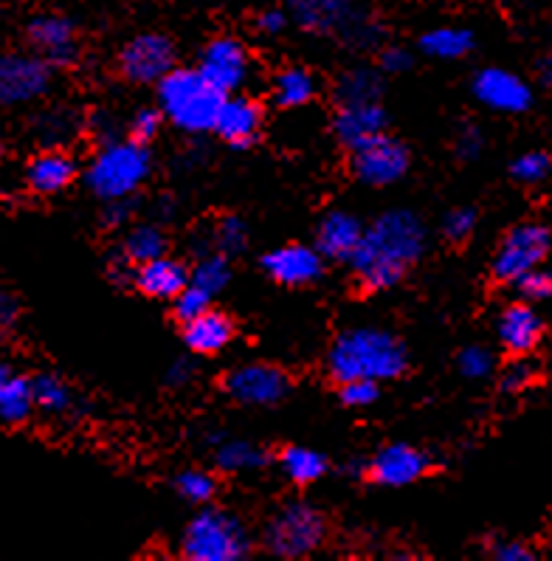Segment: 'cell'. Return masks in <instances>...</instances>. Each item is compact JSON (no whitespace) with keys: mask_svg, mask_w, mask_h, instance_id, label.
Returning <instances> with one entry per match:
<instances>
[{"mask_svg":"<svg viewBox=\"0 0 552 561\" xmlns=\"http://www.w3.org/2000/svg\"><path fill=\"white\" fill-rule=\"evenodd\" d=\"M426 251V229L414 211L394 209L381 215L349 254L355 274L369 291H387L401 283L412 263Z\"/></svg>","mask_w":552,"mask_h":561,"instance_id":"obj_1","label":"cell"},{"mask_svg":"<svg viewBox=\"0 0 552 561\" xmlns=\"http://www.w3.org/2000/svg\"><path fill=\"white\" fill-rule=\"evenodd\" d=\"M406 347L401 339L375 328H355L338 336L330 351V376L338 383L353 378L389 381L406 370Z\"/></svg>","mask_w":552,"mask_h":561,"instance_id":"obj_2","label":"cell"},{"mask_svg":"<svg viewBox=\"0 0 552 561\" xmlns=\"http://www.w3.org/2000/svg\"><path fill=\"white\" fill-rule=\"evenodd\" d=\"M223 96L226 93L209 85L200 71H189V68H172L158 80L161 113L186 133L211 130Z\"/></svg>","mask_w":552,"mask_h":561,"instance_id":"obj_3","label":"cell"},{"mask_svg":"<svg viewBox=\"0 0 552 561\" xmlns=\"http://www.w3.org/2000/svg\"><path fill=\"white\" fill-rule=\"evenodd\" d=\"M150 150L145 141H107L88 170V186L102 201L127 198L150 175Z\"/></svg>","mask_w":552,"mask_h":561,"instance_id":"obj_4","label":"cell"},{"mask_svg":"<svg viewBox=\"0 0 552 561\" xmlns=\"http://www.w3.org/2000/svg\"><path fill=\"white\" fill-rule=\"evenodd\" d=\"M249 550V530L226 511H200L184 534V556L192 561H240Z\"/></svg>","mask_w":552,"mask_h":561,"instance_id":"obj_5","label":"cell"},{"mask_svg":"<svg viewBox=\"0 0 552 561\" xmlns=\"http://www.w3.org/2000/svg\"><path fill=\"white\" fill-rule=\"evenodd\" d=\"M294 21L308 32L342 34L355 46H369L381 37L355 0H290Z\"/></svg>","mask_w":552,"mask_h":561,"instance_id":"obj_6","label":"cell"},{"mask_svg":"<svg viewBox=\"0 0 552 561\" xmlns=\"http://www.w3.org/2000/svg\"><path fill=\"white\" fill-rule=\"evenodd\" d=\"M324 536H327L324 516L304 502H294L271 519L268 530H265V545L274 556L302 559L322 548Z\"/></svg>","mask_w":552,"mask_h":561,"instance_id":"obj_7","label":"cell"},{"mask_svg":"<svg viewBox=\"0 0 552 561\" xmlns=\"http://www.w3.org/2000/svg\"><path fill=\"white\" fill-rule=\"evenodd\" d=\"M547 254H550V229L544 224H521L507 231V238L502 240L493 260V274L502 283H513L525 271L539 268Z\"/></svg>","mask_w":552,"mask_h":561,"instance_id":"obj_8","label":"cell"},{"mask_svg":"<svg viewBox=\"0 0 552 561\" xmlns=\"http://www.w3.org/2000/svg\"><path fill=\"white\" fill-rule=\"evenodd\" d=\"M353 170L364 184L387 186L401 181L409 170V150L389 136H375L353 150Z\"/></svg>","mask_w":552,"mask_h":561,"instance_id":"obj_9","label":"cell"},{"mask_svg":"<svg viewBox=\"0 0 552 561\" xmlns=\"http://www.w3.org/2000/svg\"><path fill=\"white\" fill-rule=\"evenodd\" d=\"M172 66H175V46L164 34H141L127 43L118 57L122 73L138 85L158 82L166 71H172Z\"/></svg>","mask_w":552,"mask_h":561,"instance_id":"obj_10","label":"cell"},{"mask_svg":"<svg viewBox=\"0 0 552 561\" xmlns=\"http://www.w3.org/2000/svg\"><path fill=\"white\" fill-rule=\"evenodd\" d=\"M51 71L43 57L9 54L0 60V102L3 105H23L34 102L48 91Z\"/></svg>","mask_w":552,"mask_h":561,"instance_id":"obj_11","label":"cell"},{"mask_svg":"<svg viewBox=\"0 0 552 561\" xmlns=\"http://www.w3.org/2000/svg\"><path fill=\"white\" fill-rule=\"evenodd\" d=\"M290 390V381L283 370L271 364H245L226 376V392L234 401L249 403V407H271L279 403Z\"/></svg>","mask_w":552,"mask_h":561,"instance_id":"obj_12","label":"cell"},{"mask_svg":"<svg viewBox=\"0 0 552 561\" xmlns=\"http://www.w3.org/2000/svg\"><path fill=\"white\" fill-rule=\"evenodd\" d=\"M197 71L220 93H231L249 80V51L234 37H217L206 46Z\"/></svg>","mask_w":552,"mask_h":561,"instance_id":"obj_13","label":"cell"},{"mask_svg":"<svg viewBox=\"0 0 552 561\" xmlns=\"http://www.w3.org/2000/svg\"><path fill=\"white\" fill-rule=\"evenodd\" d=\"M473 96L499 113H525L532 105L530 88L505 68H482L473 77Z\"/></svg>","mask_w":552,"mask_h":561,"instance_id":"obj_14","label":"cell"},{"mask_svg":"<svg viewBox=\"0 0 552 561\" xmlns=\"http://www.w3.org/2000/svg\"><path fill=\"white\" fill-rule=\"evenodd\" d=\"M426 471H428V457L423 455L421 449L406 446V443L387 446V449L378 451L367 466L369 480H375L378 485H392V489L421 480Z\"/></svg>","mask_w":552,"mask_h":561,"instance_id":"obj_15","label":"cell"},{"mask_svg":"<svg viewBox=\"0 0 552 561\" xmlns=\"http://www.w3.org/2000/svg\"><path fill=\"white\" fill-rule=\"evenodd\" d=\"M28 41L34 43L48 66H71L77 62V34L73 23L59 14H43L28 26Z\"/></svg>","mask_w":552,"mask_h":561,"instance_id":"obj_16","label":"cell"},{"mask_svg":"<svg viewBox=\"0 0 552 561\" xmlns=\"http://www.w3.org/2000/svg\"><path fill=\"white\" fill-rule=\"evenodd\" d=\"M263 268L276 283L283 285H308L322 277V254L308 245H283L263 257Z\"/></svg>","mask_w":552,"mask_h":561,"instance_id":"obj_17","label":"cell"},{"mask_svg":"<svg viewBox=\"0 0 552 561\" xmlns=\"http://www.w3.org/2000/svg\"><path fill=\"white\" fill-rule=\"evenodd\" d=\"M263 125V111L249 96H231V100L220 102L215 116V127L211 130L220 133V139H226L234 147L254 145L256 133Z\"/></svg>","mask_w":552,"mask_h":561,"instance_id":"obj_18","label":"cell"},{"mask_svg":"<svg viewBox=\"0 0 552 561\" xmlns=\"http://www.w3.org/2000/svg\"><path fill=\"white\" fill-rule=\"evenodd\" d=\"M541 336H544V322L530 305H507L499 317V342L507 353L525 356L539 347Z\"/></svg>","mask_w":552,"mask_h":561,"instance_id":"obj_19","label":"cell"},{"mask_svg":"<svg viewBox=\"0 0 552 561\" xmlns=\"http://www.w3.org/2000/svg\"><path fill=\"white\" fill-rule=\"evenodd\" d=\"M387 127V113L378 102H364V105H342L335 116V136L349 150L361 147L364 141L381 136Z\"/></svg>","mask_w":552,"mask_h":561,"instance_id":"obj_20","label":"cell"},{"mask_svg":"<svg viewBox=\"0 0 552 561\" xmlns=\"http://www.w3.org/2000/svg\"><path fill=\"white\" fill-rule=\"evenodd\" d=\"M364 234L361 220L349 215V211H330L315 231V251L324 257L349 260L358 240Z\"/></svg>","mask_w":552,"mask_h":561,"instance_id":"obj_21","label":"cell"},{"mask_svg":"<svg viewBox=\"0 0 552 561\" xmlns=\"http://www.w3.org/2000/svg\"><path fill=\"white\" fill-rule=\"evenodd\" d=\"M186 283H189V271L184 268V263L164 257V254L156 260H147L136 271L138 288L156 299H175L177 294L184 291Z\"/></svg>","mask_w":552,"mask_h":561,"instance_id":"obj_22","label":"cell"},{"mask_svg":"<svg viewBox=\"0 0 552 561\" xmlns=\"http://www.w3.org/2000/svg\"><path fill=\"white\" fill-rule=\"evenodd\" d=\"M234 336L229 317L217 311H204L200 317L189 319L184 328V339L189 344V351L195 353H217L223 351L226 344Z\"/></svg>","mask_w":552,"mask_h":561,"instance_id":"obj_23","label":"cell"},{"mask_svg":"<svg viewBox=\"0 0 552 561\" xmlns=\"http://www.w3.org/2000/svg\"><path fill=\"white\" fill-rule=\"evenodd\" d=\"M28 186L39 195H54L73 181V161L62 152H43L28 164Z\"/></svg>","mask_w":552,"mask_h":561,"instance_id":"obj_24","label":"cell"},{"mask_svg":"<svg viewBox=\"0 0 552 561\" xmlns=\"http://www.w3.org/2000/svg\"><path fill=\"white\" fill-rule=\"evenodd\" d=\"M319 91V82L304 68H285L274 82V100L279 107H302Z\"/></svg>","mask_w":552,"mask_h":561,"instance_id":"obj_25","label":"cell"},{"mask_svg":"<svg viewBox=\"0 0 552 561\" xmlns=\"http://www.w3.org/2000/svg\"><path fill=\"white\" fill-rule=\"evenodd\" d=\"M338 102L342 105H364V102H378L383 93L381 73H375L372 68H353L338 80L335 85Z\"/></svg>","mask_w":552,"mask_h":561,"instance_id":"obj_26","label":"cell"},{"mask_svg":"<svg viewBox=\"0 0 552 561\" xmlns=\"http://www.w3.org/2000/svg\"><path fill=\"white\" fill-rule=\"evenodd\" d=\"M32 383H28L26 378L9 373V376L0 381V417L7 423L26 421V417L32 415Z\"/></svg>","mask_w":552,"mask_h":561,"instance_id":"obj_27","label":"cell"},{"mask_svg":"<svg viewBox=\"0 0 552 561\" xmlns=\"http://www.w3.org/2000/svg\"><path fill=\"white\" fill-rule=\"evenodd\" d=\"M421 48L428 57L457 60V57H465L473 48V34L468 28H434V32L423 34Z\"/></svg>","mask_w":552,"mask_h":561,"instance_id":"obj_28","label":"cell"},{"mask_svg":"<svg viewBox=\"0 0 552 561\" xmlns=\"http://www.w3.org/2000/svg\"><path fill=\"white\" fill-rule=\"evenodd\" d=\"M283 471L296 482V485H308L315 482L327 471V460L319 451L304 449V446H290L283 451Z\"/></svg>","mask_w":552,"mask_h":561,"instance_id":"obj_29","label":"cell"},{"mask_svg":"<svg viewBox=\"0 0 552 561\" xmlns=\"http://www.w3.org/2000/svg\"><path fill=\"white\" fill-rule=\"evenodd\" d=\"M166 254V234L158 226H136V229L127 234L125 240V260L133 263H147V260H156Z\"/></svg>","mask_w":552,"mask_h":561,"instance_id":"obj_30","label":"cell"},{"mask_svg":"<svg viewBox=\"0 0 552 561\" xmlns=\"http://www.w3.org/2000/svg\"><path fill=\"white\" fill-rule=\"evenodd\" d=\"M265 462H268V455L263 449H256L254 443L229 440L217 449V466L223 471L263 469Z\"/></svg>","mask_w":552,"mask_h":561,"instance_id":"obj_31","label":"cell"},{"mask_svg":"<svg viewBox=\"0 0 552 561\" xmlns=\"http://www.w3.org/2000/svg\"><path fill=\"white\" fill-rule=\"evenodd\" d=\"M229 279L231 268L226 254H209V257L200 260V263L195 265V271L189 274V285L200 288V291L209 294V297H217V294L223 291L226 285H229Z\"/></svg>","mask_w":552,"mask_h":561,"instance_id":"obj_32","label":"cell"},{"mask_svg":"<svg viewBox=\"0 0 552 561\" xmlns=\"http://www.w3.org/2000/svg\"><path fill=\"white\" fill-rule=\"evenodd\" d=\"M32 383V398L39 410L46 412H66L71 407V390L66 387V381H59L57 376H37Z\"/></svg>","mask_w":552,"mask_h":561,"instance_id":"obj_33","label":"cell"},{"mask_svg":"<svg viewBox=\"0 0 552 561\" xmlns=\"http://www.w3.org/2000/svg\"><path fill=\"white\" fill-rule=\"evenodd\" d=\"M550 156L544 150H530L513 161V179L527 186H536L550 175Z\"/></svg>","mask_w":552,"mask_h":561,"instance_id":"obj_34","label":"cell"},{"mask_svg":"<svg viewBox=\"0 0 552 561\" xmlns=\"http://www.w3.org/2000/svg\"><path fill=\"white\" fill-rule=\"evenodd\" d=\"M175 489L177 494L184 496L189 502H206L215 496V480L211 474L200 469H189V471H181L175 480Z\"/></svg>","mask_w":552,"mask_h":561,"instance_id":"obj_35","label":"cell"},{"mask_svg":"<svg viewBox=\"0 0 552 561\" xmlns=\"http://www.w3.org/2000/svg\"><path fill=\"white\" fill-rule=\"evenodd\" d=\"M513 285H516V291H519L521 297L532 299V302H544L552 294L550 271H544L541 265L539 268H530L525 271V274H519V277L513 279Z\"/></svg>","mask_w":552,"mask_h":561,"instance_id":"obj_36","label":"cell"},{"mask_svg":"<svg viewBox=\"0 0 552 561\" xmlns=\"http://www.w3.org/2000/svg\"><path fill=\"white\" fill-rule=\"evenodd\" d=\"M245 240L249 234H245V224L240 218H223L217 224L215 243L223 254H240L245 249Z\"/></svg>","mask_w":552,"mask_h":561,"instance_id":"obj_37","label":"cell"},{"mask_svg":"<svg viewBox=\"0 0 552 561\" xmlns=\"http://www.w3.org/2000/svg\"><path fill=\"white\" fill-rule=\"evenodd\" d=\"M209 294H204L200 288L186 283V288L175 297V317L181 322H189V319L200 317L204 311H209Z\"/></svg>","mask_w":552,"mask_h":561,"instance_id":"obj_38","label":"cell"},{"mask_svg":"<svg viewBox=\"0 0 552 561\" xmlns=\"http://www.w3.org/2000/svg\"><path fill=\"white\" fill-rule=\"evenodd\" d=\"M460 373L465 378H487L493 373V353L487 347H465L460 353Z\"/></svg>","mask_w":552,"mask_h":561,"instance_id":"obj_39","label":"cell"},{"mask_svg":"<svg viewBox=\"0 0 552 561\" xmlns=\"http://www.w3.org/2000/svg\"><path fill=\"white\" fill-rule=\"evenodd\" d=\"M378 396H381L378 381H369V378H353L342 383V401L347 407H369L378 401Z\"/></svg>","mask_w":552,"mask_h":561,"instance_id":"obj_40","label":"cell"},{"mask_svg":"<svg viewBox=\"0 0 552 561\" xmlns=\"http://www.w3.org/2000/svg\"><path fill=\"white\" fill-rule=\"evenodd\" d=\"M476 226V211L473 209H453L446 218V234L453 243H462Z\"/></svg>","mask_w":552,"mask_h":561,"instance_id":"obj_41","label":"cell"},{"mask_svg":"<svg viewBox=\"0 0 552 561\" xmlns=\"http://www.w3.org/2000/svg\"><path fill=\"white\" fill-rule=\"evenodd\" d=\"M161 130V113L152 111V107H145V111L136 113V119H133V136L136 141H152Z\"/></svg>","mask_w":552,"mask_h":561,"instance_id":"obj_42","label":"cell"},{"mask_svg":"<svg viewBox=\"0 0 552 561\" xmlns=\"http://www.w3.org/2000/svg\"><path fill=\"white\" fill-rule=\"evenodd\" d=\"M532 376H536L532 364H525V362L510 364V367L505 370V376H502V390H505V392L525 390L527 383L532 381Z\"/></svg>","mask_w":552,"mask_h":561,"instance_id":"obj_43","label":"cell"},{"mask_svg":"<svg viewBox=\"0 0 552 561\" xmlns=\"http://www.w3.org/2000/svg\"><path fill=\"white\" fill-rule=\"evenodd\" d=\"M482 147H485V136H482L476 127H465L457 139V156L462 161H473L482 156Z\"/></svg>","mask_w":552,"mask_h":561,"instance_id":"obj_44","label":"cell"},{"mask_svg":"<svg viewBox=\"0 0 552 561\" xmlns=\"http://www.w3.org/2000/svg\"><path fill=\"white\" fill-rule=\"evenodd\" d=\"M133 209H136V204L130 201V195H127V198L107 201L105 211H102V224L113 226V229H116V226H125L127 220H130Z\"/></svg>","mask_w":552,"mask_h":561,"instance_id":"obj_45","label":"cell"},{"mask_svg":"<svg viewBox=\"0 0 552 561\" xmlns=\"http://www.w3.org/2000/svg\"><path fill=\"white\" fill-rule=\"evenodd\" d=\"M412 66H414L412 51H406V48H401V46H392L381 54V68L387 73H403V71H409Z\"/></svg>","mask_w":552,"mask_h":561,"instance_id":"obj_46","label":"cell"},{"mask_svg":"<svg viewBox=\"0 0 552 561\" xmlns=\"http://www.w3.org/2000/svg\"><path fill=\"white\" fill-rule=\"evenodd\" d=\"M493 556L499 561H532L536 559V550H530L525 541H502L493 548Z\"/></svg>","mask_w":552,"mask_h":561,"instance_id":"obj_47","label":"cell"},{"mask_svg":"<svg viewBox=\"0 0 552 561\" xmlns=\"http://www.w3.org/2000/svg\"><path fill=\"white\" fill-rule=\"evenodd\" d=\"M285 23H288V18H285V12H279V9H268V12H263L256 18V28L265 34H279L285 28Z\"/></svg>","mask_w":552,"mask_h":561,"instance_id":"obj_48","label":"cell"},{"mask_svg":"<svg viewBox=\"0 0 552 561\" xmlns=\"http://www.w3.org/2000/svg\"><path fill=\"white\" fill-rule=\"evenodd\" d=\"M192 376H195L192 364L189 362H177L175 367L166 373V383H172V387H184V383L192 381Z\"/></svg>","mask_w":552,"mask_h":561,"instance_id":"obj_49","label":"cell"},{"mask_svg":"<svg viewBox=\"0 0 552 561\" xmlns=\"http://www.w3.org/2000/svg\"><path fill=\"white\" fill-rule=\"evenodd\" d=\"M14 319H18V302L9 294H0V328H9Z\"/></svg>","mask_w":552,"mask_h":561,"instance_id":"obj_50","label":"cell"},{"mask_svg":"<svg viewBox=\"0 0 552 561\" xmlns=\"http://www.w3.org/2000/svg\"><path fill=\"white\" fill-rule=\"evenodd\" d=\"M93 125H96L99 136H102V139H105V141H113V139H116V130H113L111 116H96V119H93Z\"/></svg>","mask_w":552,"mask_h":561,"instance_id":"obj_51","label":"cell"},{"mask_svg":"<svg viewBox=\"0 0 552 561\" xmlns=\"http://www.w3.org/2000/svg\"><path fill=\"white\" fill-rule=\"evenodd\" d=\"M541 80H544V85H550V60L541 62Z\"/></svg>","mask_w":552,"mask_h":561,"instance_id":"obj_52","label":"cell"},{"mask_svg":"<svg viewBox=\"0 0 552 561\" xmlns=\"http://www.w3.org/2000/svg\"><path fill=\"white\" fill-rule=\"evenodd\" d=\"M7 376H9V367H7V364H0V381H3Z\"/></svg>","mask_w":552,"mask_h":561,"instance_id":"obj_53","label":"cell"},{"mask_svg":"<svg viewBox=\"0 0 552 561\" xmlns=\"http://www.w3.org/2000/svg\"><path fill=\"white\" fill-rule=\"evenodd\" d=\"M0 152H3V150H0Z\"/></svg>","mask_w":552,"mask_h":561,"instance_id":"obj_54","label":"cell"}]
</instances>
